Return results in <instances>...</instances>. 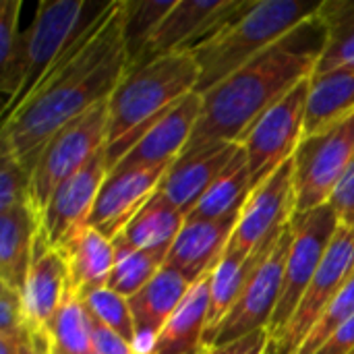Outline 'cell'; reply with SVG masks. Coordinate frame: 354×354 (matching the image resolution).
<instances>
[{
    "instance_id": "6da1fadb",
    "label": "cell",
    "mask_w": 354,
    "mask_h": 354,
    "mask_svg": "<svg viewBox=\"0 0 354 354\" xmlns=\"http://www.w3.org/2000/svg\"><path fill=\"white\" fill-rule=\"evenodd\" d=\"M127 71L124 0H114L85 25L27 100L2 120L0 147L10 151L31 174L52 135L108 102Z\"/></svg>"
},
{
    "instance_id": "7a4b0ae2",
    "label": "cell",
    "mask_w": 354,
    "mask_h": 354,
    "mask_svg": "<svg viewBox=\"0 0 354 354\" xmlns=\"http://www.w3.org/2000/svg\"><path fill=\"white\" fill-rule=\"evenodd\" d=\"M324 46L326 27L317 15L241 71L201 93V116L183 153L220 141L239 143L243 133L270 106L315 75Z\"/></svg>"
},
{
    "instance_id": "3957f363",
    "label": "cell",
    "mask_w": 354,
    "mask_h": 354,
    "mask_svg": "<svg viewBox=\"0 0 354 354\" xmlns=\"http://www.w3.org/2000/svg\"><path fill=\"white\" fill-rule=\"evenodd\" d=\"M199 66L191 52H176L127 71L108 100V172L185 95L197 91Z\"/></svg>"
},
{
    "instance_id": "277c9868",
    "label": "cell",
    "mask_w": 354,
    "mask_h": 354,
    "mask_svg": "<svg viewBox=\"0 0 354 354\" xmlns=\"http://www.w3.org/2000/svg\"><path fill=\"white\" fill-rule=\"evenodd\" d=\"M319 8L322 2L247 0L234 19L191 50L199 66L197 91L205 93L241 71L290 31L317 17Z\"/></svg>"
},
{
    "instance_id": "5b68a950",
    "label": "cell",
    "mask_w": 354,
    "mask_h": 354,
    "mask_svg": "<svg viewBox=\"0 0 354 354\" xmlns=\"http://www.w3.org/2000/svg\"><path fill=\"white\" fill-rule=\"evenodd\" d=\"M89 2L41 0L31 25L19 33L10 58L0 66V91L4 95L2 120L8 118L39 85L50 68L64 56L93 17H85Z\"/></svg>"
},
{
    "instance_id": "8992f818",
    "label": "cell",
    "mask_w": 354,
    "mask_h": 354,
    "mask_svg": "<svg viewBox=\"0 0 354 354\" xmlns=\"http://www.w3.org/2000/svg\"><path fill=\"white\" fill-rule=\"evenodd\" d=\"M108 141V102L58 129L41 147L29 174V203L41 218L54 191L77 174Z\"/></svg>"
},
{
    "instance_id": "52a82bcc",
    "label": "cell",
    "mask_w": 354,
    "mask_h": 354,
    "mask_svg": "<svg viewBox=\"0 0 354 354\" xmlns=\"http://www.w3.org/2000/svg\"><path fill=\"white\" fill-rule=\"evenodd\" d=\"M290 243H292V226L288 224V228L280 236H276L263 247L261 257L251 270L245 288L241 290L239 299L234 301L226 317L220 322V326L205 336L203 348L222 346L239 338H245L249 334L270 330L282 292V280H284V268H286Z\"/></svg>"
},
{
    "instance_id": "ba28073f",
    "label": "cell",
    "mask_w": 354,
    "mask_h": 354,
    "mask_svg": "<svg viewBox=\"0 0 354 354\" xmlns=\"http://www.w3.org/2000/svg\"><path fill=\"white\" fill-rule=\"evenodd\" d=\"M309 83L311 79H305L290 93L270 106L239 139V145L249 160L253 187L292 160L305 139Z\"/></svg>"
},
{
    "instance_id": "9c48e42d",
    "label": "cell",
    "mask_w": 354,
    "mask_h": 354,
    "mask_svg": "<svg viewBox=\"0 0 354 354\" xmlns=\"http://www.w3.org/2000/svg\"><path fill=\"white\" fill-rule=\"evenodd\" d=\"M290 226H292V243H290V251H288V259L284 268L280 301H278L274 319L268 330L270 340L295 315L301 299L305 297L309 284L313 282L330 249L332 239L336 236L340 228V222L328 203L307 214H295Z\"/></svg>"
},
{
    "instance_id": "30bf717a",
    "label": "cell",
    "mask_w": 354,
    "mask_h": 354,
    "mask_svg": "<svg viewBox=\"0 0 354 354\" xmlns=\"http://www.w3.org/2000/svg\"><path fill=\"white\" fill-rule=\"evenodd\" d=\"M353 158L354 116L330 131L305 137L292 158L295 214L328 205Z\"/></svg>"
},
{
    "instance_id": "8fae6325",
    "label": "cell",
    "mask_w": 354,
    "mask_h": 354,
    "mask_svg": "<svg viewBox=\"0 0 354 354\" xmlns=\"http://www.w3.org/2000/svg\"><path fill=\"white\" fill-rule=\"evenodd\" d=\"M292 216L295 164L288 160L274 174L251 189L224 255L236 261H249V257L263 243L278 236L292 222Z\"/></svg>"
},
{
    "instance_id": "7c38bea8",
    "label": "cell",
    "mask_w": 354,
    "mask_h": 354,
    "mask_svg": "<svg viewBox=\"0 0 354 354\" xmlns=\"http://www.w3.org/2000/svg\"><path fill=\"white\" fill-rule=\"evenodd\" d=\"M354 272V228L340 226L288 324L270 340L268 354H295Z\"/></svg>"
},
{
    "instance_id": "4fadbf2b",
    "label": "cell",
    "mask_w": 354,
    "mask_h": 354,
    "mask_svg": "<svg viewBox=\"0 0 354 354\" xmlns=\"http://www.w3.org/2000/svg\"><path fill=\"white\" fill-rule=\"evenodd\" d=\"M245 4L247 0H176L135 66L168 54L191 52L195 46L209 39L230 19H234Z\"/></svg>"
},
{
    "instance_id": "5bb4252c",
    "label": "cell",
    "mask_w": 354,
    "mask_h": 354,
    "mask_svg": "<svg viewBox=\"0 0 354 354\" xmlns=\"http://www.w3.org/2000/svg\"><path fill=\"white\" fill-rule=\"evenodd\" d=\"M108 176L106 147L100 149L77 174L64 180L41 212V236L50 247L60 249L89 222L100 189Z\"/></svg>"
},
{
    "instance_id": "9a60e30c",
    "label": "cell",
    "mask_w": 354,
    "mask_h": 354,
    "mask_svg": "<svg viewBox=\"0 0 354 354\" xmlns=\"http://www.w3.org/2000/svg\"><path fill=\"white\" fill-rule=\"evenodd\" d=\"M170 166L129 168L108 172L87 226L114 241L122 234L137 212L160 189Z\"/></svg>"
},
{
    "instance_id": "2e32d148",
    "label": "cell",
    "mask_w": 354,
    "mask_h": 354,
    "mask_svg": "<svg viewBox=\"0 0 354 354\" xmlns=\"http://www.w3.org/2000/svg\"><path fill=\"white\" fill-rule=\"evenodd\" d=\"M68 297V268L60 251L37 234L33 259L23 288L25 324L33 340L50 342L48 330Z\"/></svg>"
},
{
    "instance_id": "e0dca14e",
    "label": "cell",
    "mask_w": 354,
    "mask_h": 354,
    "mask_svg": "<svg viewBox=\"0 0 354 354\" xmlns=\"http://www.w3.org/2000/svg\"><path fill=\"white\" fill-rule=\"evenodd\" d=\"M201 108L203 97L199 91H191L189 95H185L174 108H170L158 122H153L145 131V135L112 170L172 166L189 145L201 116Z\"/></svg>"
},
{
    "instance_id": "ac0fdd59",
    "label": "cell",
    "mask_w": 354,
    "mask_h": 354,
    "mask_svg": "<svg viewBox=\"0 0 354 354\" xmlns=\"http://www.w3.org/2000/svg\"><path fill=\"white\" fill-rule=\"evenodd\" d=\"M241 145L230 141H220L205 145L201 149L183 153L166 172L160 183V193L185 216L189 218L216 178L234 160Z\"/></svg>"
},
{
    "instance_id": "d6986e66",
    "label": "cell",
    "mask_w": 354,
    "mask_h": 354,
    "mask_svg": "<svg viewBox=\"0 0 354 354\" xmlns=\"http://www.w3.org/2000/svg\"><path fill=\"white\" fill-rule=\"evenodd\" d=\"M239 216L241 214L216 222L187 220L172 243L164 266L183 274L191 284L199 282L203 276L212 274L222 259Z\"/></svg>"
},
{
    "instance_id": "ffe728a7",
    "label": "cell",
    "mask_w": 354,
    "mask_h": 354,
    "mask_svg": "<svg viewBox=\"0 0 354 354\" xmlns=\"http://www.w3.org/2000/svg\"><path fill=\"white\" fill-rule=\"evenodd\" d=\"M56 251H60L68 268V295L83 299L93 290L108 288L114 268V241L85 226Z\"/></svg>"
},
{
    "instance_id": "44dd1931",
    "label": "cell",
    "mask_w": 354,
    "mask_h": 354,
    "mask_svg": "<svg viewBox=\"0 0 354 354\" xmlns=\"http://www.w3.org/2000/svg\"><path fill=\"white\" fill-rule=\"evenodd\" d=\"M209 276L191 286L174 315L151 340L149 354H201L209 319Z\"/></svg>"
},
{
    "instance_id": "7402d4cb",
    "label": "cell",
    "mask_w": 354,
    "mask_h": 354,
    "mask_svg": "<svg viewBox=\"0 0 354 354\" xmlns=\"http://www.w3.org/2000/svg\"><path fill=\"white\" fill-rule=\"evenodd\" d=\"M39 228L41 218L29 201L0 216V284H6L21 295Z\"/></svg>"
},
{
    "instance_id": "603a6c76",
    "label": "cell",
    "mask_w": 354,
    "mask_h": 354,
    "mask_svg": "<svg viewBox=\"0 0 354 354\" xmlns=\"http://www.w3.org/2000/svg\"><path fill=\"white\" fill-rule=\"evenodd\" d=\"M191 286L193 284L183 274L164 266L137 295H133L129 299V307L133 313L137 338L149 336L153 340L174 315Z\"/></svg>"
},
{
    "instance_id": "cb8c5ba5",
    "label": "cell",
    "mask_w": 354,
    "mask_h": 354,
    "mask_svg": "<svg viewBox=\"0 0 354 354\" xmlns=\"http://www.w3.org/2000/svg\"><path fill=\"white\" fill-rule=\"evenodd\" d=\"M354 116V68L313 75L309 83L305 137L330 131Z\"/></svg>"
},
{
    "instance_id": "d4e9b609",
    "label": "cell",
    "mask_w": 354,
    "mask_h": 354,
    "mask_svg": "<svg viewBox=\"0 0 354 354\" xmlns=\"http://www.w3.org/2000/svg\"><path fill=\"white\" fill-rule=\"evenodd\" d=\"M185 222L187 218L160 191H156L118 239L135 249L168 255Z\"/></svg>"
},
{
    "instance_id": "484cf974",
    "label": "cell",
    "mask_w": 354,
    "mask_h": 354,
    "mask_svg": "<svg viewBox=\"0 0 354 354\" xmlns=\"http://www.w3.org/2000/svg\"><path fill=\"white\" fill-rule=\"evenodd\" d=\"M251 189H253V183H251L249 160H247L245 149L241 147L234 160L216 178V183L209 187V191L203 195V199L199 201V205L187 220L216 222V220L236 216L241 214Z\"/></svg>"
},
{
    "instance_id": "4316f807",
    "label": "cell",
    "mask_w": 354,
    "mask_h": 354,
    "mask_svg": "<svg viewBox=\"0 0 354 354\" xmlns=\"http://www.w3.org/2000/svg\"><path fill=\"white\" fill-rule=\"evenodd\" d=\"M319 17L326 27V46L315 75L354 68V2H322Z\"/></svg>"
},
{
    "instance_id": "83f0119b",
    "label": "cell",
    "mask_w": 354,
    "mask_h": 354,
    "mask_svg": "<svg viewBox=\"0 0 354 354\" xmlns=\"http://www.w3.org/2000/svg\"><path fill=\"white\" fill-rule=\"evenodd\" d=\"M166 257V253L141 251L122 239H114V268L108 280V288L124 299H131L164 268Z\"/></svg>"
},
{
    "instance_id": "f1b7e54d",
    "label": "cell",
    "mask_w": 354,
    "mask_h": 354,
    "mask_svg": "<svg viewBox=\"0 0 354 354\" xmlns=\"http://www.w3.org/2000/svg\"><path fill=\"white\" fill-rule=\"evenodd\" d=\"M52 354H95L93 322L79 297L68 295L48 330Z\"/></svg>"
},
{
    "instance_id": "f546056e",
    "label": "cell",
    "mask_w": 354,
    "mask_h": 354,
    "mask_svg": "<svg viewBox=\"0 0 354 354\" xmlns=\"http://www.w3.org/2000/svg\"><path fill=\"white\" fill-rule=\"evenodd\" d=\"M176 0H124V44L129 68L137 64L151 35Z\"/></svg>"
},
{
    "instance_id": "4dcf8cb0",
    "label": "cell",
    "mask_w": 354,
    "mask_h": 354,
    "mask_svg": "<svg viewBox=\"0 0 354 354\" xmlns=\"http://www.w3.org/2000/svg\"><path fill=\"white\" fill-rule=\"evenodd\" d=\"M81 301H83L89 317L93 319V324L114 332L116 336H120L122 340H127L129 344H133L137 348L139 338H137L133 313L129 307V299L120 297L118 292H114L110 288H100V290L85 295Z\"/></svg>"
},
{
    "instance_id": "1f68e13d",
    "label": "cell",
    "mask_w": 354,
    "mask_h": 354,
    "mask_svg": "<svg viewBox=\"0 0 354 354\" xmlns=\"http://www.w3.org/2000/svg\"><path fill=\"white\" fill-rule=\"evenodd\" d=\"M354 315V272L295 354H315Z\"/></svg>"
},
{
    "instance_id": "d6a6232c",
    "label": "cell",
    "mask_w": 354,
    "mask_h": 354,
    "mask_svg": "<svg viewBox=\"0 0 354 354\" xmlns=\"http://www.w3.org/2000/svg\"><path fill=\"white\" fill-rule=\"evenodd\" d=\"M2 149V147H0ZM29 201V172L2 149L0 158V216Z\"/></svg>"
},
{
    "instance_id": "836d02e7",
    "label": "cell",
    "mask_w": 354,
    "mask_h": 354,
    "mask_svg": "<svg viewBox=\"0 0 354 354\" xmlns=\"http://www.w3.org/2000/svg\"><path fill=\"white\" fill-rule=\"evenodd\" d=\"M27 332L23 295L6 284H0V336L15 338Z\"/></svg>"
},
{
    "instance_id": "e575fe53",
    "label": "cell",
    "mask_w": 354,
    "mask_h": 354,
    "mask_svg": "<svg viewBox=\"0 0 354 354\" xmlns=\"http://www.w3.org/2000/svg\"><path fill=\"white\" fill-rule=\"evenodd\" d=\"M21 0H2L0 2V66L10 58L15 44L19 39V12Z\"/></svg>"
},
{
    "instance_id": "d590c367",
    "label": "cell",
    "mask_w": 354,
    "mask_h": 354,
    "mask_svg": "<svg viewBox=\"0 0 354 354\" xmlns=\"http://www.w3.org/2000/svg\"><path fill=\"white\" fill-rule=\"evenodd\" d=\"M330 207L334 209L340 226L354 228V158L330 197Z\"/></svg>"
},
{
    "instance_id": "8d00e7d4",
    "label": "cell",
    "mask_w": 354,
    "mask_h": 354,
    "mask_svg": "<svg viewBox=\"0 0 354 354\" xmlns=\"http://www.w3.org/2000/svg\"><path fill=\"white\" fill-rule=\"evenodd\" d=\"M268 348H270V334L263 330L222 346L203 348L201 354H268Z\"/></svg>"
},
{
    "instance_id": "74e56055",
    "label": "cell",
    "mask_w": 354,
    "mask_h": 354,
    "mask_svg": "<svg viewBox=\"0 0 354 354\" xmlns=\"http://www.w3.org/2000/svg\"><path fill=\"white\" fill-rule=\"evenodd\" d=\"M93 346H95V354H139L133 344H129L127 340H122L120 336L97 324H93Z\"/></svg>"
},
{
    "instance_id": "f35d334b",
    "label": "cell",
    "mask_w": 354,
    "mask_h": 354,
    "mask_svg": "<svg viewBox=\"0 0 354 354\" xmlns=\"http://www.w3.org/2000/svg\"><path fill=\"white\" fill-rule=\"evenodd\" d=\"M353 353H354V315L315 354H353Z\"/></svg>"
},
{
    "instance_id": "ab89813d",
    "label": "cell",
    "mask_w": 354,
    "mask_h": 354,
    "mask_svg": "<svg viewBox=\"0 0 354 354\" xmlns=\"http://www.w3.org/2000/svg\"><path fill=\"white\" fill-rule=\"evenodd\" d=\"M353 354H354V353H353Z\"/></svg>"
}]
</instances>
